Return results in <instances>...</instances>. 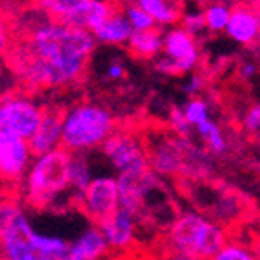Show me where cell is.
Masks as SVG:
<instances>
[{"label": "cell", "mask_w": 260, "mask_h": 260, "mask_svg": "<svg viewBox=\"0 0 260 260\" xmlns=\"http://www.w3.org/2000/svg\"><path fill=\"white\" fill-rule=\"evenodd\" d=\"M96 44L91 31L51 20L37 8L35 20L9 42V68L29 89L68 87L82 78Z\"/></svg>", "instance_id": "obj_1"}, {"label": "cell", "mask_w": 260, "mask_h": 260, "mask_svg": "<svg viewBox=\"0 0 260 260\" xmlns=\"http://www.w3.org/2000/svg\"><path fill=\"white\" fill-rule=\"evenodd\" d=\"M117 178L122 209L129 211L140 225L151 224L162 231L171 228L178 215L168 187L151 168L139 173L118 175Z\"/></svg>", "instance_id": "obj_2"}, {"label": "cell", "mask_w": 260, "mask_h": 260, "mask_svg": "<svg viewBox=\"0 0 260 260\" xmlns=\"http://www.w3.org/2000/svg\"><path fill=\"white\" fill-rule=\"evenodd\" d=\"M71 162L73 153L60 148L48 155L35 156L24 182L22 195L35 209L58 208V200H66L68 206H75L71 191Z\"/></svg>", "instance_id": "obj_3"}, {"label": "cell", "mask_w": 260, "mask_h": 260, "mask_svg": "<svg viewBox=\"0 0 260 260\" xmlns=\"http://www.w3.org/2000/svg\"><path fill=\"white\" fill-rule=\"evenodd\" d=\"M230 242L222 224L197 211L178 213L177 220L166 231L168 253L193 258L213 260Z\"/></svg>", "instance_id": "obj_4"}, {"label": "cell", "mask_w": 260, "mask_h": 260, "mask_svg": "<svg viewBox=\"0 0 260 260\" xmlns=\"http://www.w3.org/2000/svg\"><path fill=\"white\" fill-rule=\"evenodd\" d=\"M117 129V120L108 108L93 102H78L64 111L62 148L73 155H84L102 148Z\"/></svg>", "instance_id": "obj_5"}, {"label": "cell", "mask_w": 260, "mask_h": 260, "mask_svg": "<svg viewBox=\"0 0 260 260\" xmlns=\"http://www.w3.org/2000/svg\"><path fill=\"white\" fill-rule=\"evenodd\" d=\"M149 151V168L158 177L162 175H195L208 169L206 155L189 144L186 139L177 135H160L151 144H148Z\"/></svg>", "instance_id": "obj_6"}, {"label": "cell", "mask_w": 260, "mask_h": 260, "mask_svg": "<svg viewBox=\"0 0 260 260\" xmlns=\"http://www.w3.org/2000/svg\"><path fill=\"white\" fill-rule=\"evenodd\" d=\"M35 6L51 20L91 33H95L118 8V4L106 0H42Z\"/></svg>", "instance_id": "obj_7"}, {"label": "cell", "mask_w": 260, "mask_h": 260, "mask_svg": "<svg viewBox=\"0 0 260 260\" xmlns=\"http://www.w3.org/2000/svg\"><path fill=\"white\" fill-rule=\"evenodd\" d=\"M46 109L26 93L4 95L0 104V133L31 140L40 127Z\"/></svg>", "instance_id": "obj_8"}, {"label": "cell", "mask_w": 260, "mask_h": 260, "mask_svg": "<svg viewBox=\"0 0 260 260\" xmlns=\"http://www.w3.org/2000/svg\"><path fill=\"white\" fill-rule=\"evenodd\" d=\"M100 151L117 169L118 175L139 173L149 169L148 144H144L142 137L129 129H117L100 148Z\"/></svg>", "instance_id": "obj_9"}, {"label": "cell", "mask_w": 260, "mask_h": 260, "mask_svg": "<svg viewBox=\"0 0 260 260\" xmlns=\"http://www.w3.org/2000/svg\"><path fill=\"white\" fill-rule=\"evenodd\" d=\"M80 211L91 224L99 225L109 218L113 213L120 209V191H118V178L115 177H95L91 186L84 193L80 202Z\"/></svg>", "instance_id": "obj_10"}, {"label": "cell", "mask_w": 260, "mask_h": 260, "mask_svg": "<svg viewBox=\"0 0 260 260\" xmlns=\"http://www.w3.org/2000/svg\"><path fill=\"white\" fill-rule=\"evenodd\" d=\"M33 160L35 155L31 151L29 140L0 133V171L6 184L22 186Z\"/></svg>", "instance_id": "obj_11"}, {"label": "cell", "mask_w": 260, "mask_h": 260, "mask_svg": "<svg viewBox=\"0 0 260 260\" xmlns=\"http://www.w3.org/2000/svg\"><path fill=\"white\" fill-rule=\"evenodd\" d=\"M164 56L173 60L178 75L191 73L200 64V49L197 39L189 35L182 26L164 31Z\"/></svg>", "instance_id": "obj_12"}, {"label": "cell", "mask_w": 260, "mask_h": 260, "mask_svg": "<svg viewBox=\"0 0 260 260\" xmlns=\"http://www.w3.org/2000/svg\"><path fill=\"white\" fill-rule=\"evenodd\" d=\"M225 35L244 48H253L260 39V2L233 4Z\"/></svg>", "instance_id": "obj_13"}, {"label": "cell", "mask_w": 260, "mask_h": 260, "mask_svg": "<svg viewBox=\"0 0 260 260\" xmlns=\"http://www.w3.org/2000/svg\"><path fill=\"white\" fill-rule=\"evenodd\" d=\"M139 220L126 209H118L111 217L99 224V230L104 235L106 242L113 255L129 253L137 242V231H139Z\"/></svg>", "instance_id": "obj_14"}, {"label": "cell", "mask_w": 260, "mask_h": 260, "mask_svg": "<svg viewBox=\"0 0 260 260\" xmlns=\"http://www.w3.org/2000/svg\"><path fill=\"white\" fill-rule=\"evenodd\" d=\"M62 126H64V111L55 108L46 109L44 120L33 139L29 140L31 151L35 156L48 155L62 148Z\"/></svg>", "instance_id": "obj_15"}, {"label": "cell", "mask_w": 260, "mask_h": 260, "mask_svg": "<svg viewBox=\"0 0 260 260\" xmlns=\"http://www.w3.org/2000/svg\"><path fill=\"white\" fill-rule=\"evenodd\" d=\"M111 255L104 235L99 230V225L91 224L82 233H78L77 239L70 242V256L71 260H108Z\"/></svg>", "instance_id": "obj_16"}, {"label": "cell", "mask_w": 260, "mask_h": 260, "mask_svg": "<svg viewBox=\"0 0 260 260\" xmlns=\"http://www.w3.org/2000/svg\"><path fill=\"white\" fill-rule=\"evenodd\" d=\"M133 27H131L129 20L124 15L122 4H118V8L109 15L108 20L93 33L96 39V42L100 44H109V46H120V44H129L131 37H133Z\"/></svg>", "instance_id": "obj_17"}, {"label": "cell", "mask_w": 260, "mask_h": 260, "mask_svg": "<svg viewBox=\"0 0 260 260\" xmlns=\"http://www.w3.org/2000/svg\"><path fill=\"white\" fill-rule=\"evenodd\" d=\"M139 6L146 9L153 20L162 27H175L180 24L186 11L182 2H173V0H139Z\"/></svg>", "instance_id": "obj_18"}, {"label": "cell", "mask_w": 260, "mask_h": 260, "mask_svg": "<svg viewBox=\"0 0 260 260\" xmlns=\"http://www.w3.org/2000/svg\"><path fill=\"white\" fill-rule=\"evenodd\" d=\"M129 51L135 56L140 58H158L160 51L164 53V31L155 27L149 31H140L133 33L129 44H127Z\"/></svg>", "instance_id": "obj_19"}, {"label": "cell", "mask_w": 260, "mask_h": 260, "mask_svg": "<svg viewBox=\"0 0 260 260\" xmlns=\"http://www.w3.org/2000/svg\"><path fill=\"white\" fill-rule=\"evenodd\" d=\"M95 180L91 175V166L87 160L86 155H73V162H71V191L75 195V202L77 208H80V202L84 199V193L87 187L91 186Z\"/></svg>", "instance_id": "obj_20"}, {"label": "cell", "mask_w": 260, "mask_h": 260, "mask_svg": "<svg viewBox=\"0 0 260 260\" xmlns=\"http://www.w3.org/2000/svg\"><path fill=\"white\" fill-rule=\"evenodd\" d=\"M204 11V20H206V29L211 33H220V31L228 29L231 20V11H233V4H224V2H211L202 8Z\"/></svg>", "instance_id": "obj_21"}, {"label": "cell", "mask_w": 260, "mask_h": 260, "mask_svg": "<svg viewBox=\"0 0 260 260\" xmlns=\"http://www.w3.org/2000/svg\"><path fill=\"white\" fill-rule=\"evenodd\" d=\"M197 133L206 144H208V149L215 155H222V153L228 151V142H225V137L222 133L220 126H218L215 120H208L206 124L197 127Z\"/></svg>", "instance_id": "obj_22"}, {"label": "cell", "mask_w": 260, "mask_h": 260, "mask_svg": "<svg viewBox=\"0 0 260 260\" xmlns=\"http://www.w3.org/2000/svg\"><path fill=\"white\" fill-rule=\"evenodd\" d=\"M122 9H124V15L129 20L131 27H133L135 33H140V31H149L155 29L156 22L151 18V15L142 9L139 6V2H127V4H122Z\"/></svg>", "instance_id": "obj_23"}, {"label": "cell", "mask_w": 260, "mask_h": 260, "mask_svg": "<svg viewBox=\"0 0 260 260\" xmlns=\"http://www.w3.org/2000/svg\"><path fill=\"white\" fill-rule=\"evenodd\" d=\"M184 109V115H186V120L189 122V126L193 129H197L199 126L206 124L209 118V104L206 102L202 96H197V99H189L186 104L182 106Z\"/></svg>", "instance_id": "obj_24"}, {"label": "cell", "mask_w": 260, "mask_h": 260, "mask_svg": "<svg viewBox=\"0 0 260 260\" xmlns=\"http://www.w3.org/2000/svg\"><path fill=\"white\" fill-rule=\"evenodd\" d=\"M213 260H258V256H256V253L253 251V249H249L246 244L230 240V242L224 246V249H222Z\"/></svg>", "instance_id": "obj_25"}, {"label": "cell", "mask_w": 260, "mask_h": 260, "mask_svg": "<svg viewBox=\"0 0 260 260\" xmlns=\"http://www.w3.org/2000/svg\"><path fill=\"white\" fill-rule=\"evenodd\" d=\"M180 26L197 39V35H200L206 29V20H204V11L202 9H187L184 11V17Z\"/></svg>", "instance_id": "obj_26"}, {"label": "cell", "mask_w": 260, "mask_h": 260, "mask_svg": "<svg viewBox=\"0 0 260 260\" xmlns=\"http://www.w3.org/2000/svg\"><path fill=\"white\" fill-rule=\"evenodd\" d=\"M169 126H171V129L175 131V135H177V137H180V139H186V137H189L191 129H193V127L189 126V122L186 120L184 109L178 108V106H173V108H171V111H169Z\"/></svg>", "instance_id": "obj_27"}, {"label": "cell", "mask_w": 260, "mask_h": 260, "mask_svg": "<svg viewBox=\"0 0 260 260\" xmlns=\"http://www.w3.org/2000/svg\"><path fill=\"white\" fill-rule=\"evenodd\" d=\"M242 127L249 135H258L260 133V100L255 102L251 108L247 109L246 115L242 118Z\"/></svg>", "instance_id": "obj_28"}, {"label": "cell", "mask_w": 260, "mask_h": 260, "mask_svg": "<svg viewBox=\"0 0 260 260\" xmlns=\"http://www.w3.org/2000/svg\"><path fill=\"white\" fill-rule=\"evenodd\" d=\"M204 84H206V78L204 75L200 73H195L191 75L189 78H187V82L184 84V93H186L189 99H197V96H200V91L204 89Z\"/></svg>", "instance_id": "obj_29"}, {"label": "cell", "mask_w": 260, "mask_h": 260, "mask_svg": "<svg viewBox=\"0 0 260 260\" xmlns=\"http://www.w3.org/2000/svg\"><path fill=\"white\" fill-rule=\"evenodd\" d=\"M260 68L256 66V62L253 60H244L242 64H240L239 68V75L244 78V80H247V78H251L253 75H256V71H258Z\"/></svg>", "instance_id": "obj_30"}, {"label": "cell", "mask_w": 260, "mask_h": 260, "mask_svg": "<svg viewBox=\"0 0 260 260\" xmlns=\"http://www.w3.org/2000/svg\"><path fill=\"white\" fill-rule=\"evenodd\" d=\"M124 75H126V70H124V66L118 64V62H111L108 68V77L113 78V80H120V78H124Z\"/></svg>", "instance_id": "obj_31"}, {"label": "cell", "mask_w": 260, "mask_h": 260, "mask_svg": "<svg viewBox=\"0 0 260 260\" xmlns=\"http://www.w3.org/2000/svg\"><path fill=\"white\" fill-rule=\"evenodd\" d=\"M108 260H155V258H149V256H144L142 253L129 251V253H120V255H113V256H109Z\"/></svg>", "instance_id": "obj_32"}, {"label": "cell", "mask_w": 260, "mask_h": 260, "mask_svg": "<svg viewBox=\"0 0 260 260\" xmlns=\"http://www.w3.org/2000/svg\"><path fill=\"white\" fill-rule=\"evenodd\" d=\"M168 260H202V258H193V256H186V255H173V253H168Z\"/></svg>", "instance_id": "obj_33"}, {"label": "cell", "mask_w": 260, "mask_h": 260, "mask_svg": "<svg viewBox=\"0 0 260 260\" xmlns=\"http://www.w3.org/2000/svg\"><path fill=\"white\" fill-rule=\"evenodd\" d=\"M255 253H256V256H258V260H260V246H256V249H255Z\"/></svg>", "instance_id": "obj_34"}, {"label": "cell", "mask_w": 260, "mask_h": 260, "mask_svg": "<svg viewBox=\"0 0 260 260\" xmlns=\"http://www.w3.org/2000/svg\"><path fill=\"white\" fill-rule=\"evenodd\" d=\"M258 44H260V39H258Z\"/></svg>", "instance_id": "obj_35"}]
</instances>
